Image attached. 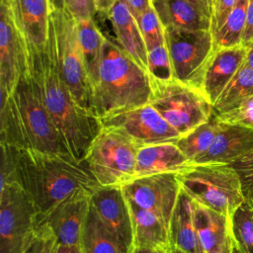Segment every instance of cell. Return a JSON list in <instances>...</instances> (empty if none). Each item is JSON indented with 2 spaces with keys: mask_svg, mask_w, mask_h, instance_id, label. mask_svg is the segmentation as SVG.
<instances>
[{
  "mask_svg": "<svg viewBox=\"0 0 253 253\" xmlns=\"http://www.w3.org/2000/svg\"><path fill=\"white\" fill-rule=\"evenodd\" d=\"M59 241L43 223H38L36 233L24 253H57Z\"/></svg>",
  "mask_w": 253,
  "mask_h": 253,
  "instance_id": "836d02e7",
  "label": "cell"
},
{
  "mask_svg": "<svg viewBox=\"0 0 253 253\" xmlns=\"http://www.w3.org/2000/svg\"><path fill=\"white\" fill-rule=\"evenodd\" d=\"M14 151L17 181L32 199L38 219L75 190L94 192L100 186L85 161H77L67 153Z\"/></svg>",
  "mask_w": 253,
  "mask_h": 253,
  "instance_id": "7a4b0ae2",
  "label": "cell"
},
{
  "mask_svg": "<svg viewBox=\"0 0 253 253\" xmlns=\"http://www.w3.org/2000/svg\"><path fill=\"white\" fill-rule=\"evenodd\" d=\"M130 253H161L156 249L145 246H133Z\"/></svg>",
  "mask_w": 253,
  "mask_h": 253,
  "instance_id": "ee69618b",
  "label": "cell"
},
{
  "mask_svg": "<svg viewBox=\"0 0 253 253\" xmlns=\"http://www.w3.org/2000/svg\"><path fill=\"white\" fill-rule=\"evenodd\" d=\"M195 203L194 219L205 253H235L230 217Z\"/></svg>",
  "mask_w": 253,
  "mask_h": 253,
  "instance_id": "d6986e66",
  "label": "cell"
},
{
  "mask_svg": "<svg viewBox=\"0 0 253 253\" xmlns=\"http://www.w3.org/2000/svg\"><path fill=\"white\" fill-rule=\"evenodd\" d=\"M52 7L66 9L75 20L94 18L97 13L93 0H51Z\"/></svg>",
  "mask_w": 253,
  "mask_h": 253,
  "instance_id": "d590c367",
  "label": "cell"
},
{
  "mask_svg": "<svg viewBox=\"0 0 253 253\" xmlns=\"http://www.w3.org/2000/svg\"><path fill=\"white\" fill-rule=\"evenodd\" d=\"M131 15L137 20L151 6V0H124Z\"/></svg>",
  "mask_w": 253,
  "mask_h": 253,
  "instance_id": "74e56055",
  "label": "cell"
},
{
  "mask_svg": "<svg viewBox=\"0 0 253 253\" xmlns=\"http://www.w3.org/2000/svg\"><path fill=\"white\" fill-rule=\"evenodd\" d=\"M136 21L147 49L165 42L164 27L152 6Z\"/></svg>",
  "mask_w": 253,
  "mask_h": 253,
  "instance_id": "1f68e13d",
  "label": "cell"
},
{
  "mask_svg": "<svg viewBox=\"0 0 253 253\" xmlns=\"http://www.w3.org/2000/svg\"><path fill=\"white\" fill-rule=\"evenodd\" d=\"M245 45L246 48V53H245V60L244 63L250 67L251 69H253V40L250 41L249 42H247Z\"/></svg>",
  "mask_w": 253,
  "mask_h": 253,
  "instance_id": "b9f144b4",
  "label": "cell"
},
{
  "mask_svg": "<svg viewBox=\"0 0 253 253\" xmlns=\"http://www.w3.org/2000/svg\"><path fill=\"white\" fill-rule=\"evenodd\" d=\"M187 1H190L198 6L202 7L203 9L208 11L211 16V0H187Z\"/></svg>",
  "mask_w": 253,
  "mask_h": 253,
  "instance_id": "7bdbcfd3",
  "label": "cell"
},
{
  "mask_svg": "<svg viewBox=\"0 0 253 253\" xmlns=\"http://www.w3.org/2000/svg\"><path fill=\"white\" fill-rule=\"evenodd\" d=\"M147 72L153 80L174 78L166 42L147 49Z\"/></svg>",
  "mask_w": 253,
  "mask_h": 253,
  "instance_id": "4dcf8cb0",
  "label": "cell"
},
{
  "mask_svg": "<svg viewBox=\"0 0 253 253\" xmlns=\"http://www.w3.org/2000/svg\"><path fill=\"white\" fill-rule=\"evenodd\" d=\"M253 40V0H248L246 10V24L242 38V44H246Z\"/></svg>",
  "mask_w": 253,
  "mask_h": 253,
  "instance_id": "f35d334b",
  "label": "cell"
},
{
  "mask_svg": "<svg viewBox=\"0 0 253 253\" xmlns=\"http://www.w3.org/2000/svg\"><path fill=\"white\" fill-rule=\"evenodd\" d=\"M246 48L240 44L215 47L207 61L200 79V90L213 106L221 92L243 65Z\"/></svg>",
  "mask_w": 253,
  "mask_h": 253,
  "instance_id": "e0dca14e",
  "label": "cell"
},
{
  "mask_svg": "<svg viewBox=\"0 0 253 253\" xmlns=\"http://www.w3.org/2000/svg\"><path fill=\"white\" fill-rule=\"evenodd\" d=\"M80 246L83 253H128L103 223L92 206L83 228Z\"/></svg>",
  "mask_w": 253,
  "mask_h": 253,
  "instance_id": "484cf974",
  "label": "cell"
},
{
  "mask_svg": "<svg viewBox=\"0 0 253 253\" xmlns=\"http://www.w3.org/2000/svg\"><path fill=\"white\" fill-rule=\"evenodd\" d=\"M0 143L17 149L67 153L30 74L0 103Z\"/></svg>",
  "mask_w": 253,
  "mask_h": 253,
  "instance_id": "3957f363",
  "label": "cell"
},
{
  "mask_svg": "<svg viewBox=\"0 0 253 253\" xmlns=\"http://www.w3.org/2000/svg\"><path fill=\"white\" fill-rule=\"evenodd\" d=\"M29 71L65 151L75 160L84 161L102 124L99 118L78 105L63 80L51 17L45 47L40 51H29Z\"/></svg>",
  "mask_w": 253,
  "mask_h": 253,
  "instance_id": "6da1fadb",
  "label": "cell"
},
{
  "mask_svg": "<svg viewBox=\"0 0 253 253\" xmlns=\"http://www.w3.org/2000/svg\"><path fill=\"white\" fill-rule=\"evenodd\" d=\"M236 253H253V204L244 201L230 216Z\"/></svg>",
  "mask_w": 253,
  "mask_h": 253,
  "instance_id": "f1b7e54d",
  "label": "cell"
},
{
  "mask_svg": "<svg viewBox=\"0 0 253 253\" xmlns=\"http://www.w3.org/2000/svg\"><path fill=\"white\" fill-rule=\"evenodd\" d=\"M248 0H239L227 16L220 29L213 35L215 47H228L242 44L246 24Z\"/></svg>",
  "mask_w": 253,
  "mask_h": 253,
  "instance_id": "f546056e",
  "label": "cell"
},
{
  "mask_svg": "<svg viewBox=\"0 0 253 253\" xmlns=\"http://www.w3.org/2000/svg\"><path fill=\"white\" fill-rule=\"evenodd\" d=\"M174 78L200 89L203 69L215 48L211 30L164 28Z\"/></svg>",
  "mask_w": 253,
  "mask_h": 253,
  "instance_id": "30bf717a",
  "label": "cell"
},
{
  "mask_svg": "<svg viewBox=\"0 0 253 253\" xmlns=\"http://www.w3.org/2000/svg\"><path fill=\"white\" fill-rule=\"evenodd\" d=\"M212 2H213V0H211V8H212Z\"/></svg>",
  "mask_w": 253,
  "mask_h": 253,
  "instance_id": "bcb514c9",
  "label": "cell"
},
{
  "mask_svg": "<svg viewBox=\"0 0 253 253\" xmlns=\"http://www.w3.org/2000/svg\"><path fill=\"white\" fill-rule=\"evenodd\" d=\"M102 126L118 129L140 146L177 141L180 133L148 103L100 119Z\"/></svg>",
  "mask_w": 253,
  "mask_h": 253,
  "instance_id": "4fadbf2b",
  "label": "cell"
},
{
  "mask_svg": "<svg viewBox=\"0 0 253 253\" xmlns=\"http://www.w3.org/2000/svg\"><path fill=\"white\" fill-rule=\"evenodd\" d=\"M253 152V128L221 122L211 147L192 164L231 165Z\"/></svg>",
  "mask_w": 253,
  "mask_h": 253,
  "instance_id": "ac0fdd59",
  "label": "cell"
},
{
  "mask_svg": "<svg viewBox=\"0 0 253 253\" xmlns=\"http://www.w3.org/2000/svg\"><path fill=\"white\" fill-rule=\"evenodd\" d=\"M151 92L148 72L106 36L98 77L92 87L95 116L101 119L148 104Z\"/></svg>",
  "mask_w": 253,
  "mask_h": 253,
  "instance_id": "277c9868",
  "label": "cell"
},
{
  "mask_svg": "<svg viewBox=\"0 0 253 253\" xmlns=\"http://www.w3.org/2000/svg\"><path fill=\"white\" fill-rule=\"evenodd\" d=\"M177 176L196 203L229 217L245 201L239 175L230 165L191 164Z\"/></svg>",
  "mask_w": 253,
  "mask_h": 253,
  "instance_id": "5b68a950",
  "label": "cell"
},
{
  "mask_svg": "<svg viewBox=\"0 0 253 253\" xmlns=\"http://www.w3.org/2000/svg\"><path fill=\"white\" fill-rule=\"evenodd\" d=\"M92 193L83 188L75 190L39 218L38 223L46 225L59 243L79 245L91 207Z\"/></svg>",
  "mask_w": 253,
  "mask_h": 253,
  "instance_id": "5bb4252c",
  "label": "cell"
},
{
  "mask_svg": "<svg viewBox=\"0 0 253 253\" xmlns=\"http://www.w3.org/2000/svg\"><path fill=\"white\" fill-rule=\"evenodd\" d=\"M139 147L124 132L102 126L84 161L100 186H123L134 178Z\"/></svg>",
  "mask_w": 253,
  "mask_h": 253,
  "instance_id": "52a82bcc",
  "label": "cell"
},
{
  "mask_svg": "<svg viewBox=\"0 0 253 253\" xmlns=\"http://www.w3.org/2000/svg\"><path fill=\"white\" fill-rule=\"evenodd\" d=\"M194 209V200L181 190L169 222L170 242L188 253H205L195 225Z\"/></svg>",
  "mask_w": 253,
  "mask_h": 253,
  "instance_id": "603a6c76",
  "label": "cell"
},
{
  "mask_svg": "<svg viewBox=\"0 0 253 253\" xmlns=\"http://www.w3.org/2000/svg\"><path fill=\"white\" fill-rule=\"evenodd\" d=\"M29 51L42 50L47 42L51 0H6Z\"/></svg>",
  "mask_w": 253,
  "mask_h": 253,
  "instance_id": "2e32d148",
  "label": "cell"
},
{
  "mask_svg": "<svg viewBox=\"0 0 253 253\" xmlns=\"http://www.w3.org/2000/svg\"><path fill=\"white\" fill-rule=\"evenodd\" d=\"M91 206L128 253L133 248V227L128 201L122 186H99L91 194Z\"/></svg>",
  "mask_w": 253,
  "mask_h": 253,
  "instance_id": "9a60e30c",
  "label": "cell"
},
{
  "mask_svg": "<svg viewBox=\"0 0 253 253\" xmlns=\"http://www.w3.org/2000/svg\"><path fill=\"white\" fill-rule=\"evenodd\" d=\"M239 0H213L211 8V32L214 35Z\"/></svg>",
  "mask_w": 253,
  "mask_h": 253,
  "instance_id": "8d00e7d4",
  "label": "cell"
},
{
  "mask_svg": "<svg viewBox=\"0 0 253 253\" xmlns=\"http://www.w3.org/2000/svg\"><path fill=\"white\" fill-rule=\"evenodd\" d=\"M120 46L147 71V48L137 21L124 0H118L107 14Z\"/></svg>",
  "mask_w": 253,
  "mask_h": 253,
  "instance_id": "44dd1931",
  "label": "cell"
},
{
  "mask_svg": "<svg viewBox=\"0 0 253 253\" xmlns=\"http://www.w3.org/2000/svg\"><path fill=\"white\" fill-rule=\"evenodd\" d=\"M252 95L253 69L243 63L212 106L213 115L228 111L240 101Z\"/></svg>",
  "mask_w": 253,
  "mask_h": 253,
  "instance_id": "83f0119b",
  "label": "cell"
},
{
  "mask_svg": "<svg viewBox=\"0 0 253 253\" xmlns=\"http://www.w3.org/2000/svg\"><path fill=\"white\" fill-rule=\"evenodd\" d=\"M178 173H160L134 178L122 186L126 199L159 216L168 226L181 193Z\"/></svg>",
  "mask_w": 253,
  "mask_h": 253,
  "instance_id": "7c38bea8",
  "label": "cell"
},
{
  "mask_svg": "<svg viewBox=\"0 0 253 253\" xmlns=\"http://www.w3.org/2000/svg\"><path fill=\"white\" fill-rule=\"evenodd\" d=\"M191 164L176 141L143 145L137 152L134 178L160 173H180Z\"/></svg>",
  "mask_w": 253,
  "mask_h": 253,
  "instance_id": "ffe728a7",
  "label": "cell"
},
{
  "mask_svg": "<svg viewBox=\"0 0 253 253\" xmlns=\"http://www.w3.org/2000/svg\"><path fill=\"white\" fill-rule=\"evenodd\" d=\"M76 32L84 65L92 88L98 77L106 36L99 30L94 18L76 20Z\"/></svg>",
  "mask_w": 253,
  "mask_h": 253,
  "instance_id": "d4e9b609",
  "label": "cell"
},
{
  "mask_svg": "<svg viewBox=\"0 0 253 253\" xmlns=\"http://www.w3.org/2000/svg\"><path fill=\"white\" fill-rule=\"evenodd\" d=\"M164 253H188V252L183 251V250H181V249H179V248H177V247L171 245Z\"/></svg>",
  "mask_w": 253,
  "mask_h": 253,
  "instance_id": "f6af8a7d",
  "label": "cell"
},
{
  "mask_svg": "<svg viewBox=\"0 0 253 253\" xmlns=\"http://www.w3.org/2000/svg\"><path fill=\"white\" fill-rule=\"evenodd\" d=\"M164 28L211 30V16L202 7L187 0H151Z\"/></svg>",
  "mask_w": 253,
  "mask_h": 253,
  "instance_id": "7402d4cb",
  "label": "cell"
},
{
  "mask_svg": "<svg viewBox=\"0 0 253 253\" xmlns=\"http://www.w3.org/2000/svg\"><path fill=\"white\" fill-rule=\"evenodd\" d=\"M214 116L222 123L253 128V95L243 99L228 111Z\"/></svg>",
  "mask_w": 253,
  "mask_h": 253,
  "instance_id": "d6a6232c",
  "label": "cell"
},
{
  "mask_svg": "<svg viewBox=\"0 0 253 253\" xmlns=\"http://www.w3.org/2000/svg\"><path fill=\"white\" fill-rule=\"evenodd\" d=\"M93 1H94V5L97 13H101L107 16L111 8L115 5V3L118 0H93Z\"/></svg>",
  "mask_w": 253,
  "mask_h": 253,
  "instance_id": "ab89813d",
  "label": "cell"
},
{
  "mask_svg": "<svg viewBox=\"0 0 253 253\" xmlns=\"http://www.w3.org/2000/svg\"><path fill=\"white\" fill-rule=\"evenodd\" d=\"M128 205L133 227V246L150 247L164 253L171 246L169 226L156 214L129 201Z\"/></svg>",
  "mask_w": 253,
  "mask_h": 253,
  "instance_id": "cb8c5ba5",
  "label": "cell"
},
{
  "mask_svg": "<svg viewBox=\"0 0 253 253\" xmlns=\"http://www.w3.org/2000/svg\"><path fill=\"white\" fill-rule=\"evenodd\" d=\"M239 175L245 201L253 204V152L230 165Z\"/></svg>",
  "mask_w": 253,
  "mask_h": 253,
  "instance_id": "e575fe53",
  "label": "cell"
},
{
  "mask_svg": "<svg viewBox=\"0 0 253 253\" xmlns=\"http://www.w3.org/2000/svg\"><path fill=\"white\" fill-rule=\"evenodd\" d=\"M0 103L14 92L19 80L29 74L28 44L17 27L8 3L0 4Z\"/></svg>",
  "mask_w": 253,
  "mask_h": 253,
  "instance_id": "8fae6325",
  "label": "cell"
},
{
  "mask_svg": "<svg viewBox=\"0 0 253 253\" xmlns=\"http://www.w3.org/2000/svg\"><path fill=\"white\" fill-rule=\"evenodd\" d=\"M150 80L149 104L181 136L212 117V105L200 89L175 78Z\"/></svg>",
  "mask_w": 253,
  "mask_h": 253,
  "instance_id": "8992f818",
  "label": "cell"
},
{
  "mask_svg": "<svg viewBox=\"0 0 253 253\" xmlns=\"http://www.w3.org/2000/svg\"><path fill=\"white\" fill-rule=\"evenodd\" d=\"M220 126L221 122L212 115L209 121L198 126L185 135L180 136L176 143L191 163H193L211 147Z\"/></svg>",
  "mask_w": 253,
  "mask_h": 253,
  "instance_id": "4316f807",
  "label": "cell"
},
{
  "mask_svg": "<svg viewBox=\"0 0 253 253\" xmlns=\"http://www.w3.org/2000/svg\"><path fill=\"white\" fill-rule=\"evenodd\" d=\"M57 253H83L82 248L79 245H67V244H58Z\"/></svg>",
  "mask_w": 253,
  "mask_h": 253,
  "instance_id": "60d3db41",
  "label": "cell"
},
{
  "mask_svg": "<svg viewBox=\"0 0 253 253\" xmlns=\"http://www.w3.org/2000/svg\"><path fill=\"white\" fill-rule=\"evenodd\" d=\"M37 209L24 188L13 182L0 187V253H24L35 236Z\"/></svg>",
  "mask_w": 253,
  "mask_h": 253,
  "instance_id": "9c48e42d",
  "label": "cell"
},
{
  "mask_svg": "<svg viewBox=\"0 0 253 253\" xmlns=\"http://www.w3.org/2000/svg\"><path fill=\"white\" fill-rule=\"evenodd\" d=\"M51 22L59 69L78 105L95 116L92 88L84 65L76 32V20L66 9L52 7Z\"/></svg>",
  "mask_w": 253,
  "mask_h": 253,
  "instance_id": "ba28073f",
  "label": "cell"
}]
</instances>
